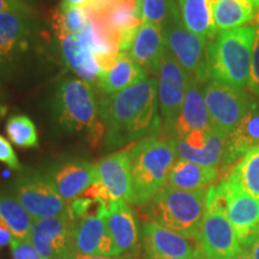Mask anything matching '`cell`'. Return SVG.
I'll return each mask as SVG.
<instances>
[{"instance_id":"43","label":"cell","mask_w":259,"mask_h":259,"mask_svg":"<svg viewBox=\"0 0 259 259\" xmlns=\"http://www.w3.org/2000/svg\"><path fill=\"white\" fill-rule=\"evenodd\" d=\"M253 2L255 3V4H257V5L259 6V0H253Z\"/></svg>"},{"instance_id":"40","label":"cell","mask_w":259,"mask_h":259,"mask_svg":"<svg viewBox=\"0 0 259 259\" xmlns=\"http://www.w3.org/2000/svg\"><path fill=\"white\" fill-rule=\"evenodd\" d=\"M72 259H124V258L103 257V255H82V254H74Z\"/></svg>"},{"instance_id":"17","label":"cell","mask_w":259,"mask_h":259,"mask_svg":"<svg viewBox=\"0 0 259 259\" xmlns=\"http://www.w3.org/2000/svg\"><path fill=\"white\" fill-rule=\"evenodd\" d=\"M96 183L102 186L109 202L124 200L131 203L132 185L128 151L107 155L95 164Z\"/></svg>"},{"instance_id":"25","label":"cell","mask_w":259,"mask_h":259,"mask_svg":"<svg viewBox=\"0 0 259 259\" xmlns=\"http://www.w3.org/2000/svg\"><path fill=\"white\" fill-rule=\"evenodd\" d=\"M219 174L220 170L216 168L179 158L171 167L166 185L184 191L206 190L218 179Z\"/></svg>"},{"instance_id":"2","label":"cell","mask_w":259,"mask_h":259,"mask_svg":"<svg viewBox=\"0 0 259 259\" xmlns=\"http://www.w3.org/2000/svg\"><path fill=\"white\" fill-rule=\"evenodd\" d=\"M130 155L132 197L131 203L142 206L167 184L177 161L176 141L169 135L155 134L138 142Z\"/></svg>"},{"instance_id":"16","label":"cell","mask_w":259,"mask_h":259,"mask_svg":"<svg viewBox=\"0 0 259 259\" xmlns=\"http://www.w3.org/2000/svg\"><path fill=\"white\" fill-rule=\"evenodd\" d=\"M45 177L56 192L69 204L80 197L97 180L95 164L83 160L58 162Z\"/></svg>"},{"instance_id":"14","label":"cell","mask_w":259,"mask_h":259,"mask_svg":"<svg viewBox=\"0 0 259 259\" xmlns=\"http://www.w3.org/2000/svg\"><path fill=\"white\" fill-rule=\"evenodd\" d=\"M147 259H187L203 254L199 239L171 232L153 221L142 228Z\"/></svg>"},{"instance_id":"37","label":"cell","mask_w":259,"mask_h":259,"mask_svg":"<svg viewBox=\"0 0 259 259\" xmlns=\"http://www.w3.org/2000/svg\"><path fill=\"white\" fill-rule=\"evenodd\" d=\"M12 239H14V235H12L11 231H10L9 226L0 219V248L11 244Z\"/></svg>"},{"instance_id":"28","label":"cell","mask_w":259,"mask_h":259,"mask_svg":"<svg viewBox=\"0 0 259 259\" xmlns=\"http://www.w3.org/2000/svg\"><path fill=\"white\" fill-rule=\"evenodd\" d=\"M0 219L9 226L14 239L29 240L34 220L12 193L0 190Z\"/></svg>"},{"instance_id":"36","label":"cell","mask_w":259,"mask_h":259,"mask_svg":"<svg viewBox=\"0 0 259 259\" xmlns=\"http://www.w3.org/2000/svg\"><path fill=\"white\" fill-rule=\"evenodd\" d=\"M10 12L32 16L34 9L25 0H0V15L10 14Z\"/></svg>"},{"instance_id":"11","label":"cell","mask_w":259,"mask_h":259,"mask_svg":"<svg viewBox=\"0 0 259 259\" xmlns=\"http://www.w3.org/2000/svg\"><path fill=\"white\" fill-rule=\"evenodd\" d=\"M156 74L158 76V105L163 121L162 132L171 136L185 99L189 76L168 50L162 57Z\"/></svg>"},{"instance_id":"42","label":"cell","mask_w":259,"mask_h":259,"mask_svg":"<svg viewBox=\"0 0 259 259\" xmlns=\"http://www.w3.org/2000/svg\"><path fill=\"white\" fill-rule=\"evenodd\" d=\"M187 259H205V257H204V254H199V255H196V257L187 258Z\"/></svg>"},{"instance_id":"32","label":"cell","mask_w":259,"mask_h":259,"mask_svg":"<svg viewBox=\"0 0 259 259\" xmlns=\"http://www.w3.org/2000/svg\"><path fill=\"white\" fill-rule=\"evenodd\" d=\"M54 23L59 36L78 35L88 24V15L85 9L66 8L60 5L54 16Z\"/></svg>"},{"instance_id":"41","label":"cell","mask_w":259,"mask_h":259,"mask_svg":"<svg viewBox=\"0 0 259 259\" xmlns=\"http://www.w3.org/2000/svg\"><path fill=\"white\" fill-rule=\"evenodd\" d=\"M235 259H252V257H251L250 251H248L247 248L242 247V250L240 251V253L236 255Z\"/></svg>"},{"instance_id":"20","label":"cell","mask_w":259,"mask_h":259,"mask_svg":"<svg viewBox=\"0 0 259 259\" xmlns=\"http://www.w3.org/2000/svg\"><path fill=\"white\" fill-rule=\"evenodd\" d=\"M203 85V83L189 77L185 99L171 132L173 138H180L193 131H205L212 127L204 100Z\"/></svg>"},{"instance_id":"22","label":"cell","mask_w":259,"mask_h":259,"mask_svg":"<svg viewBox=\"0 0 259 259\" xmlns=\"http://www.w3.org/2000/svg\"><path fill=\"white\" fill-rule=\"evenodd\" d=\"M106 223L114 240L118 255L136 250L139 240L138 222L127 202H109L107 205Z\"/></svg>"},{"instance_id":"12","label":"cell","mask_w":259,"mask_h":259,"mask_svg":"<svg viewBox=\"0 0 259 259\" xmlns=\"http://www.w3.org/2000/svg\"><path fill=\"white\" fill-rule=\"evenodd\" d=\"M218 186L225 199L227 218L242 247H247L259 232V199L242 190L229 176Z\"/></svg>"},{"instance_id":"10","label":"cell","mask_w":259,"mask_h":259,"mask_svg":"<svg viewBox=\"0 0 259 259\" xmlns=\"http://www.w3.org/2000/svg\"><path fill=\"white\" fill-rule=\"evenodd\" d=\"M108 203L100 200L95 208L73 219L72 245L74 254L119 257L106 223Z\"/></svg>"},{"instance_id":"39","label":"cell","mask_w":259,"mask_h":259,"mask_svg":"<svg viewBox=\"0 0 259 259\" xmlns=\"http://www.w3.org/2000/svg\"><path fill=\"white\" fill-rule=\"evenodd\" d=\"M245 248H247V250L250 251L252 259H259V232L253 238V240H252L250 244H248L247 247Z\"/></svg>"},{"instance_id":"4","label":"cell","mask_w":259,"mask_h":259,"mask_svg":"<svg viewBox=\"0 0 259 259\" xmlns=\"http://www.w3.org/2000/svg\"><path fill=\"white\" fill-rule=\"evenodd\" d=\"M208 189L184 191L164 185L145 205L153 221L178 234L199 239Z\"/></svg>"},{"instance_id":"1","label":"cell","mask_w":259,"mask_h":259,"mask_svg":"<svg viewBox=\"0 0 259 259\" xmlns=\"http://www.w3.org/2000/svg\"><path fill=\"white\" fill-rule=\"evenodd\" d=\"M157 88V79L147 78L122 92L102 97L99 112L107 145L121 147L162 132Z\"/></svg>"},{"instance_id":"35","label":"cell","mask_w":259,"mask_h":259,"mask_svg":"<svg viewBox=\"0 0 259 259\" xmlns=\"http://www.w3.org/2000/svg\"><path fill=\"white\" fill-rule=\"evenodd\" d=\"M0 162L14 170L21 169V162L16 155L14 148L5 137L0 135Z\"/></svg>"},{"instance_id":"31","label":"cell","mask_w":259,"mask_h":259,"mask_svg":"<svg viewBox=\"0 0 259 259\" xmlns=\"http://www.w3.org/2000/svg\"><path fill=\"white\" fill-rule=\"evenodd\" d=\"M179 14L180 10L174 0H141L139 4L142 23L156 24L162 28Z\"/></svg>"},{"instance_id":"23","label":"cell","mask_w":259,"mask_h":259,"mask_svg":"<svg viewBox=\"0 0 259 259\" xmlns=\"http://www.w3.org/2000/svg\"><path fill=\"white\" fill-rule=\"evenodd\" d=\"M32 16L0 15V65H4L27 50L32 31Z\"/></svg>"},{"instance_id":"6","label":"cell","mask_w":259,"mask_h":259,"mask_svg":"<svg viewBox=\"0 0 259 259\" xmlns=\"http://www.w3.org/2000/svg\"><path fill=\"white\" fill-rule=\"evenodd\" d=\"M199 242L205 259H235L242 246L227 218L225 199L219 186H210L206 194Z\"/></svg>"},{"instance_id":"9","label":"cell","mask_w":259,"mask_h":259,"mask_svg":"<svg viewBox=\"0 0 259 259\" xmlns=\"http://www.w3.org/2000/svg\"><path fill=\"white\" fill-rule=\"evenodd\" d=\"M11 193L34 221L64 215L69 210V203L56 192L46 177L38 173L18 177Z\"/></svg>"},{"instance_id":"34","label":"cell","mask_w":259,"mask_h":259,"mask_svg":"<svg viewBox=\"0 0 259 259\" xmlns=\"http://www.w3.org/2000/svg\"><path fill=\"white\" fill-rule=\"evenodd\" d=\"M10 245L14 259H45L29 240L12 239Z\"/></svg>"},{"instance_id":"15","label":"cell","mask_w":259,"mask_h":259,"mask_svg":"<svg viewBox=\"0 0 259 259\" xmlns=\"http://www.w3.org/2000/svg\"><path fill=\"white\" fill-rule=\"evenodd\" d=\"M174 141L179 158L216 169L221 168L227 135L219 130L211 127L205 131H193Z\"/></svg>"},{"instance_id":"24","label":"cell","mask_w":259,"mask_h":259,"mask_svg":"<svg viewBox=\"0 0 259 259\" xmlns=\"http://www.w3.org/2000/svg\"><path fill=\"white\" fill-rule=\"evenodd\" d=\"M147 78V72L143 67L139 66L128 53L119 52L112 66L99 77L97 85L105 95H112Z\"/></svg>"},{"instance_id":"33","label":"cell","mask_w":259,"mask_h":259,"mask_svg":"<svg viewBox=\"0 0 259 259\" xmlns=\"http://www.w3.org/2000/svg\"><path fill=\"white\" fill-rule=\"evenodd\" d=\"M253 25L255 27V38L253 44V50H252L250 77H248V89L254 95L259 96V11L253 22Z\"/></svg>"},{"instance_id":"21","label":"cell","mask_w":259,"mask_h":259,"mask_svg":"<svg viewBox=\"0 0 259 259\" xmlns=\"http://www.w3.org/2000/svg\"><path fill=\"white\" fill-rule=\"evenodd\" d=\"M167 51L166 40L161 27L142 23L130 47V56L147 73H157L158 65Z\"/></svg>"},{"instance_id":"3","label":"cell","mask_w":259,"mask_h":259,"mask_svg":"<svg viewBox=\"0 0 259 259\" xmlns=\"http://www.w3.org/2000/svg\"><path fill=\"white\" fill-rule=\"evenodd\" d=\"M255 27L246 25L222 31L209 41L210 79L235 89H244L248 83Z\"/></svg>"},{"instance_id":"38","label":"cell","mask_w":259,"mask_h":259,"mask_svg":"<svg viewBox=\"0 0 259 259\" xmlns=\"http://www.w3.org/2000/svg\"><path fill=\"white\" fill-rule=\"evenodd\" d=\"M94 0H61L60 5L66 6V8H80L87 9L92 6Z\"/></svg>"},{"instance_id":"13","label":"cell","mask_w":259,"mask_h":259,"mask_svg":"<svg viewBox=\"0 0 259 259\" xmlns=\"http://www.w3.org/2000/svg\"><path fill=\"white\" fill-rule=\"evenodd\" d=\"M73 219L69 210L56 218L34 221L29 241L45 259H72Z\"/></svg>"},{"instance_id":"29","label":"cell","mask_w":259,"mask_h":259,"mask_svg":"<svg viewBox=\"0 0 259 259\" xmlns=\"http://www.w3.org/2000/svg\"><path fill=\"white\" fill-rule=\"evenodd\" d=\"M227 176L235 180L242 190L259 199V147L248 151Z\"/></svg>"},{"instance_id":"8","label":"cell","mask_w":259,"mask_h":259,"mask_svg":"<svg viewBox=\"0 0 259 259\" xmlns=\"http://www.w3.org/2000/svg\"><path fill=\"white\" fill-rule=\"evenodd\" d=\"M204 100L212 127L228 136L252 105L244 89H235L209 79L203 85Z\"/></svg>"},{"instance_id":"5","label":"cell","mask_w":259,"mask_h":259,"mask_svg":"<svg viewBox=\"0 0 259 259\" xmlns=\"http://www.w3.org/2000/svg\"><path fill=\"white\" fill-rule=\"evenodd\" d=\"M99 103L93 87L83 79L67 78L59 84L54 97V116L61 128L82 132L97 128Z\"/></svg>"},{"instance_id":"44","label":"cell","mask_w":259,"mask_h":259,"mask_svg":"<svg viewBox=\"0 0 259 259\" xmlns=\"http://www.w3.org/2000/svg\"><path fill=\"white\" fill-rule=\"evenodd\" d=\"M3 113V109H2V107H0V114H2Z\"/></svg>"},{"instance_id":"26","label":"cell","mask_w":259,"mask_h":259,"mask_svg":"<svg viewBox=\"0 0 259 259\" xmlns=\"http://www.w3.org/2000/svg\"><path fill=\"white\" fill-rule=\"evenodd\" d=\"M259 6L253 0H220L212 6V16L218 31H228L253 23Z\"/></svg>"},{"instance_id":"30","label":"cell","mask_w":259,"mask_h":259,"mask_svg":"<svg viewBox=\"0 0 259 259\" xmlns=\"http://www.w3.org/2000/svg\"><path fill=\"white\" fill-rule=\"evenodd\" d=\"M5 131L9 141L19 148H36L37 131L34 122L27 115H12L6 121Z\"/></svg>"},{"instance_id":"27","label":"cell","mask_w":259,"mask_h":259,"mask_svg":"<svg viewBox=\"0 0 259 259\" xmlns=\"http://www.w3.org/2000/svg\"><path fill=\"white\" fill-rule=\"evenodd\" d=\"M181 19L190 31L206 40L218 36V29L213 22L212 8L208 0H178Z\"/></svg>"},{"instance_id":"19","label":"cell","mask_w":259,"mask_h":259,"mask_svg":"<svg viewBox=\"0 0 259 259\" xmlns=\"http://www.w3.org/2000/svg\"><path fill=\"white\" fill-rule=\"evenodd\" d=\"M259 147V103L252 102L244 118L227 136L221 170L227 173L252 149Z\"/></svg>"},{"instance_id":"18","label":"cell","mask_w":259,"mask_h":259,"mask_svg":"<svg viewBox=\"0 0 259 259\" xmlns=\"http://www.w3.org/2000/svg\"><path fill=\"white\" fill-rule=\"evenodd\" d=\"M60 37V47L65 64L85 82L94 83L101 76L95 53L92 48V34L88 19L87 27L78 35H66Z\"/></svg>"},{"instance_id":"45","label":"cell","mask_w":259,"mask_h":259,"mask_svg":"<svg viewBox=\"0 0 259 259\" xmlns=\"http://www.w3.org/2000/svg\"><path fill=\"white\" fill-rule=\"evenodd\" d=\"M138 4H141V0H138Z\"/></svg>"},{"instance_id":"7","label":"cell","mask_w":259,"mask_h":259,"mask_svg":"<svg viewBox=\"0 0 259 259\" xmlns=\"http://www.w3.org/2000/svg\"><path fill=\"white\" fill-rule=\"evenodd\" d=\"M167 50L191 78L205 84L210 79L209 40L190 31L177 15L162 27Z\"/></svg>"}]
</instances>
